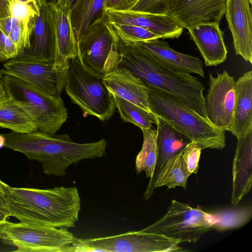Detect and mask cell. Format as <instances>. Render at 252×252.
<instances>
[{
  "mask_svg": "<svg viewBox=\"0 0 252 252\" xmlns=\"http://www.w3.org/2000/svg\"><path fill=\"white\" fill-rule=\"evenodd\" d=\"M119 49L120 57L116 67L125 68L145 84L176 97L208 119L205 86L197 78L167 64L136 44L119 39Z\"/></svg>",
  "mask_w": 252,
  "mask_h": 252,
  "instance_id": "obj_1",
  "label": "cell"
},
{
  "mask_svg": "<svg viewBox=\"0 0 252 252\" xmlns=\"http://www.w3.org/2000/svg\"><path fill=\"white\" fill-rule=\"evenodd\" d=\"M5 193L9 216L20 222L68 229L78 221L81 198L76 187L37 189L8 186Z\"/></svg>",
  "mask_w": 252,
  "mask_h": 252,
  "instance_id": "obj_2",
  "label": "cell"
},
{
  "mask_svg": "<svg viewBox=\"0 0 252 252\" xmlns=\"http://www.w3.org/2000/svg\"><path fill=\"white\" fill-rule=\"evenodd\" d=\"M4 147L21 152L30 160L41 163L44 173L63 177L72 164L106 155L104 139L88 143H76L67 134L56 135L39 131L3 134Z\"/></svg>",
  "mask_w": 252,
  "mask_h": 252,
  "instance_id": "obj_3",
  "label": "cell"
},
{
  "mask_svg": "<svg viewBox=\"0 0 252 252\" xmlns=\"http://www.w3.org/2000/svg\"><path fill=\"white\" fill-rule=\"evenodd\" d=\"M145 86L149 106L153 114L167 122L191 142L198 144L202 150H222L225 147L224 130L216 127L208 119L176 97L149 85Z\"/></svg>",
  "mask_w": 252,
  "mask_h": 252,
  "instance_id": "obj_4",
  "label": "cell"
},
{
  "mask_svg": "<svg viewBox=\"0 0 252 252\" xmlns=\"http://www.w3.org/2000/svg\"><path fill=\"white\" fill-rule=\"evenodd\" d=\"M0 73L7 96L29 116L38 131L55 134L68 117L61 96L49 95L15 76Z\"/></svg>",
  "mask_w": 252,
  "mask_h": 252,
  "instance_id": "obj_5",
  "label": "cell"
},
{
  "mask_svg": "<svg viewBox=\"0 0 252 252\" xmlns=\"http://www.w3.org/2000/svg\"><path fill=\"white\" fill-rule=\"evenodd\" d=\"M64 90L85 114L101 121H108L113 116L115 99L103 78L87 69L78 56L70 60Z\"/></svg>",
  "mask_w": 252,
  "mask_h": 252,
  "instance_id": "obj_6",
  "label": "cell"
},
{
  "mask_svg": "<svg viewBox=\"0 0 252 252\" xmlns=\"http://www.w3.org/2000/svg\"><path fill=\"white\" fill-rule=\"evenodd\" d=\"M76 237L67 229L6 221L0 224V239L19 252H73Z\"/></svg>",
  "mask_w": 252,
  "mask_h": 252,
  "instance_id": "obj_7",
  "label": "cell"
},
{
  "mask_svg": "<svg viewBox=\"0 0 252 252\" xmlns=\"http://www.w3.org/2000/svg\"><path fill=\"white\" fill-rule=\"evenodd\" d=\"M213 224L209 213L173 199L164 216L140 230L162 235L180 243H194L212 229Z\"/></svg>",
  "mask_w": 252,
  "mask_h": 252,
  "instance_id": "obj_8",
  "label": "cell"
},
{
  "mask_svg": "<svg viewBox=\"0 0 252 252\" xmlns=\"http://www.w3.org/2000/svg\"><path fill=\"white\" fill-rule=\"evenodd\" d=\"M78 57L89 71L101 78L112 71L120 59L119 39L104 19L77 41Z\"/></svg>",
  "mask_w": 252,
  "mask_h": 252,
  "instance_id": "obj_9",
  "label": "cell"
},
{
  "mask_svg": "<svg viewBox=\"0 0 252 252\" xmlns=\"http://www.w3.org/2000/svg\"><path fill=\"white\" fill-rule=\"evenodd\" d=\"M180 243L164 235L128 231L107 237L76 238L75 252H171L186 251Z\"/></svg>",
  "mask_w": 252,
  "mask_h": 252,
  "instance_id": "obj_10",
  "label": "cell"
},
{
  "mask_svg": "<svg viewBox=\"0 0 252 252\" xmlns=\"http://www.w3.org/2000/svg\"><path fill=\"white\" fill-rule=\"evenodd\" d=\"M69 63L56 67L53 62L16 57L6 62L0 72L23 80L46 94L60 96L65 86Z\"/></svg>",
  "mask_w": 252,
  "mask_h": 252,
  "instance_id": "obj_11",
  "label": "cell"
},
{
  "mask_svg": "<svg viewBox=\"0 0 252 252\" xmlns=\"http://www.w3.org/2000/svg\"><path fill=\"white\" fill-rule=\"evenodd\" d=\"M209 74V87L205 98L207 118L216 127L229 131L234 121L236 81L225 70Z\"/></svg>",
  "mask_w": 252,
  "mask_h": 252,
  "instance_id": "obj_12",
  "label": "cell"
},
{
  "mask_svg": "<svg viewBox=\"0 0 252 252\" xmlns=\"http://www.w3.org/2000/svg\"><path fill=\"white\" fill-rule=\"evenodd\" d=\"M226 0H170L166 14L183 28L219 23L226 11Z\"/></svg>",
  "mask_w": 252,
  "mask_h": 252,
  "instance_id": "obj_13",
  "label": "cell"
},
{
  "mask_svg": "<svg viewBox=\"0 0 252 252\" xmlns=\"http://www.w3.org/2000/svg\"><path fill=\"white\" fill-rule=\"evenodd\" d=\"M250 0H226L225 17L236 55L252 63V15Z\"/></svg>",
  "mask_w": 252,
  "mask_h": 252,
  "instance_id": "obj_14",
  "label": "cell"
},
{
  "mask_svg": "<svg viewBox=\"0 0 252 252\" xmlns=\"http://www.w3.org/2000/svg\"><path fill=\"white\" fill-rule=\"evenodd\" d=\"M55 43L54 64L63 66L78 56L77 41L70 19V9L57 2L47 3Z\"/></svg>",
  "mask_w": 252,
  "mask_h": 252,
  "instance_id": "obj_15",
  "label": "cell"
},
{
  "mask_svg": "<svg viewBox=\"0 0 252 252\" xmlns=\"http://www.w3.org/2000/svg\"><path fill=\"white\" fill-rule=\"evenodd\" d=\"M105 19L112 23L135 25L159 35L161 39L178 38L183 28L167 14L143 13L132 10H107Z\"/></svg>",
  "mask_w": 252,
  "mask_h": 252,
  "instance_id": "obj_16",
  "label": "cell"
},
{
  "mask_svg": "<svg viewBox=\"0 0 252 252\" xmlns=\"http://www.w3.org/2000/svg\"><path fill=\"white\" fill-rule=\"evenodd\" d=\"M55 43L51 19L45 0L35 17L32 32L30 47L18 56L25 60L54 62Z\"/></svg>",
  "mask_w": 252,
  "mask_h": 252,
  "instance_id": "obj_17",
  "label": "cell"
},
{
  "mask_svg": "<svg viewBox=\"0 0 252 252\" xmlns=\"http://www.w3.org/2000/svg\"><path fill=\"white\" fill-rule=\"evenodd\" d=\"M157 146L158 156L153 175L144 195L148 200L153 194L157 178L168 159L191 142L166 121L157 117Z\"/></svg>",
  "mask_w": 252,
  "mask_h": 252,
  "instance_id": "obj_18",
  "label": "cell"
},
{
  "mask_svg": "<svg viewBox=\"0 0 252 252\" xmlns=\"http://www.w3.org/2000/svg\"><path fill=\"white\" fill-rule=\"evenodd\" d=\"M237 144L232 166L231 203L238 206L250 191L252 184V129L237 138Z\"/></svg>",
  "mask_w": 252,
  "mask_h": 252,
  "instance_id": "obj_19",
  "label": "cell"
},
{
  "mask_svg": "<svg viewBox=\"0 0 252 252\" xmlns=\"http://www.w3.org/2000/svg\"><path fill=\"white\" fill-rule=\"evenodd\" d=\"M188 30L206 66H216L226 60L227 51L219 23L200 24Z\"/></svg>",
  "mask_w": 252,
  "mask_h": 252,
  "instance_id": "obj_20",
  "label": "cell"
},
{
  "mask_svg": "<svg viewBox=\"0 0 252 252\" xmlns=\"http://www.w3.org/2000/svg\"><path fill=\"white\" fill-rule=\"evenodd\" d=\"M103 81L112 94L151 112L145 84L128 70L116 67L103 77Z\"/></svg>",
  "mask_w": 252,
  "mask_h": 252,
  "instance_id": "obj_21",
  "label": "cell"
},
{
  "mask_svg": "<svg viewBox=\"0 0 252 252\" xmlns=\"http://www.w3.org/2000/svg\"><path fill=\"white\" fill-rule=\"evenodd\" d=\"M252 129V71L245 72L236 81L234 121L229 131L236 138Z\"/></svg>",
  "mask_w": 252,
  "mask_h": 252,
  "instance_id": "obj_22",
  "label": "cell"
},
{
  "mask_svg": "<svg viewBox=\"0 0 252 252\" xmlns=\"http://www.w3.org/2000/svg\"><path fill=\"white\" fill-rule=\"evenodd\" d=\"M135 43L167 64L184 72L194 73L204 77L203 63L197 57L186 55L172 49L159 39Z\"/></svg>",
  "mask_w": 252,
  "mask_h": 252,
  "instance_id": "obj_23",
  "label": "cell"
},
{
  "mask_svg": "<svg viewBox=\"0 0 252 252\" xmlns=\"http://www.w3.org/2000/svg\"><path fill=\"white\" fill-rule=\"evenodd\" d=\"M104 0H78L70 11L77 41L98 23L105 19Z\"/></svg>",
  "mask_w": 252,
  "mask_h": 252,
  "instance_id": "obj_24",
  "label": "cell"
},
{
  "mask_svg": "<svg viewBox=\"0 0 252 252\" xmlns=\"http://www.w3.org/2000/svg\"><path fill=\"white\" fill-rule=\"evenodd\" d=\"M0 127L19 133L38 131L29 116L7 95L0 99Z\"/></svg>",
  "mask_w": 252,
  "mask_h": 252,
  "instance_id": "obj_25",
  "label": "cell"
},
{
  "mask_svg": "<svg viewBox=\"0 0 252 252\" xmlns=\"http://www.w3.org/2000/svg\"><path fill=\"white\" fill-rule=\"evenodd\" d=\"M183 150L167 161L157 178L155 189L163 186L167 187L168 189L177 187L187 188V182L191 173L182 157Z\"/></svg>",
  "mask_w": 252,
  "mask_h": 252,
  "instance_id": "obj_26",
  "label": "cell"
},
{
  "mask_svg": "<svg viewBox=\"0 0 252 252\" xmlns=\"http://www.w3.org/2000/svg\"><path fill=\"white\" fill-rule=\"evenodd\" d=\"M213 219L212 229L223 231L241 227L252 219L251 206H237L215 210L209 213Z\"/></svg>",
  "mask_w": 252,
  "mask_h": 252,
  "instance_id": "obj_27",
  "label": "cell"
},
{
  "mask_svg": "<svg viewBox=\"0 0 252 252\" xmlns=\"http://www.w3.org/2000/svg\"><path fill=\"white\" fill-rule=\"evenodd\" d=\"M34 20L26 23L11 15L0 17V30L13 42L18 54V56L30 47Z\"/></svg>",
  "mask_w": 252,
  "mask_h": 252,
  "instance_id": "obj_28",
  "label": "cell"
},
{
  "mask_svg": "<svg viewBox=\"0 0 252 252\" xmlns=\"http://www.w3.org/2000/svg\"><path fill=\"white\" fill-rule=\"evenodd\" d=\"M143 142L135 158V169L139 174L144 171L147 178L153 175L158 156L157 130L152 128L141 129Z\"/></svg>",
  "mask_w": 252,
  "mask_h": 252,
  "instance_id": "obj_29",
  "label": "cell"
},
{
  "mask_svg": "<svg viewBox=\"0 0 252 252\" xmlns=\"http://www.w3.org/2000/svg\"><path fill=\"white\" fill-rule=\"evenodd\" d=\"M112 94L116 107L124 122L132 123L141 129L152 128L153 123L156 124L157 117L152 113L114 94Z\"/></svg>",
  "mask_w": 252,
  "mask_h": 252,
  "instance_id": "obj_30",
  "label": "cell"
},
{
  "mask_svg": "<svg viewBox=\"0 0 252 252\" xmlns=\"http://www.w3.org/2000/svg\"><path fill=\"white\" fill-rule=\"evenodd\" d=\"M107 22L119 40L124 43L143 42L155 39H161L158 34L135 25Z\"/></svg>",
  "mask_w": 252,
  "mask_h": 252,
  "instance_id": "obj_31",
  "label": "cell"
},
{
  "mask_svg": "<svg viewBox=\"0 0 252 252\" xmlns=\"http://www.w3.org/2000/svg\"><path fill=\"white\" fill-rule=\"evenodd\" d=\"M41 5L35 0H28L25 1L9 0L8 12L9 15L17 19L26 23H30L33 21L39 13L40 7Z\"/></svg>",
  "mask_w": 252,
  "mask_h": 252,
  "instance_id": "obj_32",
  "label": "cell"
},
{
  "mask_svg": "<svg viewBox=\"0 0 252 252\" xmlns=\"http://www.w3.org/2000/svg\"><path fill=\"white\" fill-rule=\"evenodd\" d=\"M202 150L198 144L193 142H190L184 148L182 157L191 174L198 172Z\"/></svg>",
  "mask_w": 252,
  "mask_h": 252,
  "instance_id": "obj_33",
  "label": "cell"
},
{
  "mask_svg": "<svg viewBox=\"0 0 252 252\" xmlns=\"http://www.w3.org/2000/svg\"><path fill=\"white\" fill-rule=\"evenodd\" d=\"M170 0H138L130 10L143 13L166 14Z\"/></svg>",
  "mask_w": 252,
  "mask_h": 252,
  "instance_id": "obj_34",
  "label": "cell"
},
{
  "mask_svg": "<svg viewBox=\"0 0 252 252\" xmlns=\"http://www.w3.org/2000/svg\"><path fill=\"white\" fill-rule=\"evenodd\" d=\"M18 55L12 40L0 30V61L16 58Z\"/></svg>",
  "mask_w": 252,
  "mask_h": 252,
  "instance_id": "obj_35",
  "label": "cell"
},
{
  "mask_svg": "<svg viewBox=\"0 0 252 252\" xmlns=\"http://www.w3.org/2000/svg\"><path fill=\"white\" fill-rule=\"evenodd\" d=\"M138 0H104L106 11L130 10Z\"/></svg>",
  "mask_w": 252,
  "mask_h": 252,
  "instance_id": "obj_36",
  "label": "cell"
},
{
  "mask_svg": "<svg viewBox=\"0 0 252 252\" xmlns=\"http://www.w3.org/2000/svg\"><path fill=\"white\" fill-rule=\"evenodd\" d=\"M8 186V185L0 180V206L6 210L7 200L5 191Z\"/></svg>",
  "mask_w": 252,
  "mask_h": 252,
  "instance_id": "obj_37",
  "label": "cell"
},
{
  "mask_svg": "<svg viewBox=\"0 0 252 252\" xmlns=\"http://www.w3.org/2000/svg\"><path fill=\"white\" fill-rule=\"evenodd\" d=\"M9 0H0V17L9 15L8 5Z\"/></svg>",
  "mask_w": 252,
  "mask_h": 252,
  "instance_id": "obj_38",
  "label": "cell"
},
{
  "mask_svg": "<svg viewBox=\"0 0 252 252\" xmlns=\"http://www.w3.org/2000/svg\"><path fill=\"white\" fill-rule=\"evenodd\" d=\"M9 217L7 211L0 206V224L6 221Z\"/></svg>",
  "mask_w": 252,
  "mask_h": 252,
  "instance_id": "obj_39",
  "label": "cell"
},
{
  "mask_svg": "<svg viewBox=\"0 0 252 252\" xmlns=\"http://www.w3.org/2000/svg\"><path fill=\"white\" fill-rule=\"evenodd\" d=\"M78 0H58L56 2L61 4L67 6L71 9L74 6Z\"/></svg>",
  "mask_w": 252,
  "mask_h": 252,
  "instance_id": "obj_40",
  "label": "cell"
},
{
  "mask_svg": "<svg viewBox=\"0 0 252 252\" xmlns=\"http://www.w3.org/2000/svg\"><path fill=\"white\" fill-rule=\"evenodd\" d=\"M1 73H0V99L5 97L6 95L3 85L1 81Z\"/></svg>",
  "mask_w": 252,
  "mask_h": 252,
  "instance_id": "obj_41",
  "label": "cell"
},
{
  "mask_svg": "<svg viewBox=\"0 0 252 252\" xmlns=\"http://www.w3.org/2000/svg\"><path fill=\"white\" fill-rule=\"evenodd\" d=\"M5 144V138L3 134H0V149L4 147Z\"/></svg>",
  "mask_w": 252,
  "mask_h": 252,
  "instance_id": "obj_42",
  "label": "cell"
},
{
  "mask_svg": "<svg viewBox=\"0 0 252 252\" xmlns=\"http://www.w3.org/2000/svg\"><path fill=\"white\" fill-rule=\"evenodd\" d=\"M20 1H25L28 0H19ZM40 5H41L45 0H35Z\"/></svg>",
  "mask_w": 252,
  "mask_h": 252,
  "instance_id": "obj_43",
  "label": "cell"
},
{
  "mask_svg": "<svg viewBox=\"0 0 252 252\" xmlns=\"http://www.w3.org/2000/svg\"><path fill=\"white\" fill-rule=\"evenodd\" d=\"M45 1L47 3H50L56 2L58 0H45Z\"/></svg>",
  "mask_w": 252,
  "mask_h": 252,
  "instance_id": "obj_44",
  "label": "cell"
},
{
  "mask_svg": "<svg viewBox=\"0 0 252 252\" xmlns=\"http://www.w3.org/2000/svg\"><path fill=\"white\" fill-rule=\"evenodd\" d=\"M252 1V0H250Z\"/></svg>",
  "mask_w": 252,
  "mask_h": 252,
  "instance_id": "obj_45",
  "label": "cell"
}]
</instances>
